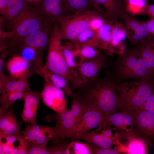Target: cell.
Returning <instances> with one entry per match:
<instances>
[{"mask_svg":"<svg viewBox=\"0 0 154 154\" xmlns=\"http://www.w3.org/2000/svg\"><path fill=\"white\" fill-rule=\"evenodd\" d=\"M30 4L37 5L40 3L42 0H24Z\"/></svg>","mask_w":154,"mask_h":154,"instance_id":"obj_43","label":"cell"},{"mask_svg":"<svg viewBox=\"0 0 154 154\" xmlns=\"http://www.w3.org/2000/svg\"><path fill=\"white\" fill-rule=\"evenodd\" d=\"M30 62L20 55L13 56L6 64L7 70L11 77L18 79L30 70Z\"/></svg>","mask_w":154,"mask_h":154,"instance_id":"obj_20","label":"cell"},{"mask_svg":"<svg viewBox=\"0 0 154 154\" xmlns=\"http://www.w3.org/2000/svg\"><path fill=\"white\" fill-rule=\"evenodd\" d=\"M7 55L5 52H2L0 58V74H3V69L5 60Z\"/></svg>","mask_w":154,"mask_h":154,"instance_id":"obj_42","label":"cell"},{"mask_svg":"<svg viewBox=\"0 0 154 154\" xmlns=\"http://www.w3.org/2000/svg\"><path fill=\"white\" fill-rule=\"evenodd\" d=\"M10 23L11 31L7 33L8 38L24 37L46 25L38 15L35 6L28 3Z\"/></svg>","mask_w":154,"mask_h":154,"instance_id":"obj_6","label":"cell"},{"mask_svg":"<svg viewBox=\"0 0 154 154\" xmlns=\"http://www.w3.org/2000/svg\"><path fill=\"white\" fill-rule=\"evenodd\" d=\"M46 143L40 144L29 142L27 145V153L29 154H50L51 152L49 147H46Z\"/></svg>","mask_w":154,"mask_h":154,"instance_id":"obj_34","label":"cell"},{"mask_svg":"<svg viewBox=\"0 0 154 154\" xmlns=\"http://www.w3.org/2000/svg\"><path fill=\"white\" fill-rule=\"evenodd\" d=\"M138 45L139 46L140 54L145 64L149 76L153 81H154V55L145 41Z\"/></svg>","mask_w":154,"mask_h":154,"instance_id":"obj_28","label":"cell"},{"mask_svg":"<svg viewBox=\"0 0 154 154\" xmlns=\"http://www.w3.org/2000/svg\"><path fill=\"white\" fill-rule=\"evenodd\" d=\"M120 18L122 21L128 38L131 45H138L152 37L148 30L146 21L136 19L123 10Z\"/></svg>","mask_w":154,"mask_h":154,"instance_id":"obj_10","label":"cell"},{"mask_svg":"<svg viewBox=\"0 0 154 154\" xmlns=\"http://www.w3.org/2000/svg\"><path fill=\"white\" fill-rule=\"evenodd\" d=\"M105 63L106 59L102 54L82 63L74 71L72 83L73 89L80 88L96 79Z\"/></svg>","mask_w":154,"mask_h":154,"instance_id":"obj_8","label":"cell"},{"mask_svg":"<svg viewBox=\"0 0 154 154\" xmlns=\"http://www.w3.org/2000/svg\"><path fill=\"white\" fill-rule=\"evenodd\" d=\"M96 10L102 12L100 7L101 5L104 9L103 13L110 20L118 21V18L124 10L122 0H91Z\"/></svg>","mask_w":154,"mask_h":154,"instance_id":"obj_18","label":"cell"},{"mask_svg":"<svg viewBox=\"0 0 154 154\" xmlns=\"http://www.w3.org/2000/svg\"><path fill=\"white\" fill-rule=\"evenodd\" d=\"M60 27L53 24L50 36L47 55L44 68L64 77L72 83L74 71L68 66L61 50L62 40Z\"/></svg>","mask_w":154,"mask_h":154,"instance_id":"obj_4","label":"cell"},{"mask_svg":"<svg viewBox=\"0 0 154 154\" xmlns=\"http://www.w3.org/2000/svg\"><path fill=\"white\" fill-rule=\"evenodd\" d=\"M41 98V92L33 91L30 88L25 92L22 98L24 106L21 114L23 122L28 124L36 123V114Z\"/></svg>","mask_w":154,"mask_h":154,"instance_id":"obj_15","label":"cell"},{"mask_svg":"<svg viewBox=\"0 0 154 154\" xmlns=\"http://www.w3.org/2000/svg\"><path fill=\"white\" fill-rule=\"evenodd\" d=\"M89 10H96L91 0H65L64 16H68Z\"/></svg>","mask_w":154,"mask_h":154,"instance_id":"obj_21","label":"cell"},{"mask_svg":"<svg viewBox=\"0 0 154 154\" xmlns=\"http://www.w3.org/2000/svg\"><path fill=\"white\" fill-rule=\"evenodd\" d=\"M153 154H154V153H153Z\"/></svg>","mask_w":154,"mask_h":154,"instance_id":"obj_44","label":"cell"},{"mask_svg":"<svg viewBox=\"0 0 154 154\" xmlns=\"http://www.w3.org/2000/svg\"><path fill=\"white\" fill-rule=\"evenodd\" d=\"M7 9L6 18L12 21L24 8L28 3L24 0H6Z\"/></svg>","mask_w":154,"mask_h":154,"instance_id":"obj_29","label":"cell"},{"mask_svg":"<svg viewBox=\"0 0 154 154\" xmlns=\"http://www.w3.org/2000/svg\"><path fill=\"white\" fill-rule=\"evenodd\" d=\"M40 75L47 79L52 85L63 91L64 94L72 97L74 93L66 79L62 76L45 69L43 68Z\"/></svg>","mask_w":154,"mask_h":154,"instance_id":"obj_22","label":"cell"},{"mask_svg":"<svg viewBox=\"0 0 154 154\" xmlns=\"http://www.w3.org/2000/svg\"><path fill=\"white\" fill-rule=\"evenodd\" d=\"M68 146L71 154H92V151L89 144L77 141H72Z\"/></svg>","mask_w":154,"mask_h":154,"instance_id":"obj_33","label":"cell"},{"mask_svg":"<svg viewBox=\"0 0 154 154\" xmlns=\"http://www.w3.org/2000/svg\"><path fill=\"white\" fill-rule=\"evenodd\" d=\"M124 11L132 16L145 15L147 0H122Z\"/></svg>","mask_w":154,"mask_h":154,"instance_id":"obj_26","label":"cell"},{"mask_svg":"<svg viewBox=\"0 0 154 154\" xmlns=\"http://www.w3.org/2000/svg\"><path fill=\"white\" fill-rule=\"evenodd\" d=\"M76 48L77 55L81 63L93 59L100 54L98 48L92 46L86 45Z\"/></svg>","mask_w":154,"mask_h":154,"instance_id":"obj_30","label":"cell"},{"mask_svg":"<svg viewBox=\"0 0 154 154\" xmlns=\"http://www.w3.org/2000/svg\"><path fill=\"white\" fill-rule=\"evenodd\" d=\"M146 21L150 35L154 37V18H151L149 20Z\"/></svg>","mask_w":154,"mask_h":154,"instance_id":"obj_40","label":"cell"},{"mask_svg":"<svg viewBox=\"0 0 154 154\" xmlns=\"http://www.w3.org/2000/svg\"><path fill=\"white\" fill-rule=\"evenodd\" d=\"M65 0H42L35 5L37 13L46 25H53L64 16Z\"/></svg>","mask_w":154,"mask_h":154,"instance_id":"obj_14","label":"cell"},{"mask_svg":"<svg viewBox=\"0 0 154 154\" xmlns=\"http://www.w3.org/2000/svg\"><path fill=\"white\" fill-rule=\"evenodd\" d=\"M140 108L146 110L154 115V90Z\"/></svg>","mask_w":154,"mask_h":154,"instance_id":"obj_38","label":"cell"},{"mask_svg":"<svg viewBox=\"0 0 154 154\" xmlns=\"http://www.w3.org/2000/svg\"><path fill=\"white\" fill-rule=\"evenodd\" d=\"M101 13L96 10H89L61 17L57 23L60 27L62 39L73 42L81 33L90 29L92 19Z\"/></svg>","mask_w":154,"mask_h":154,"instance_id":"obj_7","label":"cell"},{"mask_svg":"<svg viewBox=\"0 0 154 154\" xmlns=\"http://www.w3.org/2000/svg\"><path fill=\"white\" fill-rule=\"evenodd\" d=\"M133 122L135 134L150 146H154V115L138 109L134 111Z\"/></svg>","mask_w":154,"mask_h":154,"instance_id":"obj_11","label":"cell"},{"mask_svg":"<svg viewBox=\"0 0 154 154\" xmlns=\"http://www.w3.org/2000/svg\"><path fill=\"white\" fill-rule=\"evenodd\" d=\"M43 78L44 83L41 92L43 102L57 114H62L67 110L68 102L64 92L52 85L47 79Z\"/></svg>","mask_w":154,"mask_h":154,"instance_id":"obj_12","label":"cell"},{"mask_svg":"<svg viewBox=\"0 0 154 154\" xmlns=\"http://www.w3.org/2000/svg\"><path fill=\"white\" fill-rule=\"evenodd\" d=\"M115 68L117 80L135 78L152 82L140 54L139 45L132 49L125 46L123 52L119 55Z\"/></svg>","mask_w":154,"mask_h":154,"instance_id":"obj_3","label":"cell"},{"mask_svg":"<svg viewBox=\"0 0 154 154\" xmlns=\"http://www.w3.org/2000/svg\"><path fill=\"white\" fill-rule=\"evenodd\" d=\"M78 89L79 92L75 94L83 105L96 109L104 116L123 109L115 83L110 79H96Z\"/></svg>","mask_w":154,"mask_h":154,"instance_id":"obj_1","label":"cell"},{"mask_svg":"<svg viewBox=\"0 0 154 154\" xmlns=\"http://www.w3.org/2000/svg\"><path fill=\"white\" fill-rule=\"evenodd\" d=\"M53 25H45L24 37L11 38L4 41L3 52L13 56L19 55L24 49L29 48L37 50L48 45Z\"/></svg>","mask_w":154,"mask_h":154,"instance_id":"obj_5","label":"cell"},{"mask_svg":"<svg viewBox=\"0 0 154 154\" xmlns=\"http://www.w3.org/2000/svg\"><path fill=\"white\" fill-rule=\"evenodd\" d=\"M134 112L123 109L118 112L104 116L102 123L98 127L112 125L120 131L123 137L133 135L135 134L133 122Z\"/></svg>","mask_w":154,"mask_h":154,"instance_id":"obj_9","label":"cell"},{"mask_svg":"<svg viewBox=\"0 0 154 154\" xmlns=\"http://www.w3.org/2000/svg\"><path fill=\"white\" fill-rule=\"evenodd\" d=\"M24 92H6L1 93L0 97L1 106L7 108H9L16 100L22 98Z\"/></svg>","mask_w":154,"mask_h":154,"instance_id":"obj_32","label":"cell"},{"mask_svg":"<svg viewBox=\"0 0 154 154\" xmlns=\"http://www.w3.org/2000/svg\"><path fill=\"white\" fill-rule=\"evenodd\" d=\"M89 144L92 151L93 154H117L120 153L116 148L114 149L110 148L105 149L94 144L89 143Z\"/></svg>","mask_w":154,"mask_h":154,"instance_id":"obj_36","label":"cell"},{"mask_svg":"<svg viewBox=\"0 0 154 154\" xmlns=\"http://www.w3.org/2000/svg\"><path fill=\"white\" fill-rule=\"evenodd\" d=\"M96 33L97 31L88 29L81 33L72 43L77 47L86 45L92 46L96 39Z\"/></svg>","mask_w":154,"mask_h":154,"instance_id":"obj_31","label":"cell"},{"mask_svg":"<svg viewBox=\"0 0 154 154\" xmlns=\"http://www.w3.org/2000/svg\"><path fill=\"white\" fill-rule=\"evenodd\" d=\"M84 113L76 125L74 130L69 137L71 141L77 140L82 134L98 127L102 123L104 118L98 110L88 106H85Z\"/></svg>","mask_w":154,"mask_h":154,"instance_id":"obj_13","label":"cell"},{"mask_svg":"<svg viewBox=\"0 0 154 154\" xmlns=\"http://www.w3.org/2000/svg\"><path fill=\"white\" fill-rule=\"evenodd\" d=\"M78 139L83 140L86 143L94 144L105 149L110 148L115 144V142L113 140L97 133L95 131L82 134Z\"/></svg>","mask_w":154,"mask_h":154,"instance_id":"obj_23","label":"cell"},{"mask_svg":"<svg viewBox=\"0 0 154 154\" xmlns=\"http://www.w3.org/2000/svg\"><path fill=\"white\" fill-rule=\"evenodd\" d=\"M135 135L128 137L129 142L127 145L121 143L119 141L115 143L117 147L116 148L121 153L129 154H147V145L146 141L142 138Z\"/></svg>","mask_w":154,"mask_h":154,"instance_id":"obj_19","label":"cell"},{"mask_svg":"<svg viewBox=\"0 0 154 154\" xmlns=\"http://www.w3.org/2000/svg\"><path fill=\"white\" fill-rule=\"evenodd\" d=\"M33 72L29 70L23 76L16 79L10 75L7 76L4 73L0 74V92H24L29 88L27 80Z\"/></svg>","mask_w":154,"mask_h":154,"instance_id":"obj_17","label":"cell"},{"mask_svg":"<svg viewBox=\"0 0 154 154\" xmlns=\"http://www.w3.org/2000/svg\"><path fill=\"white\" fill-rule=\"evenodd\" d=\"M17 140L19 141V144L17 147L16 154H27L29 141L24 138V136H21L19 134L17 135Z\"/></svg>","mask_w":154,"mask_h":154,"instance_id":"obj_37","label":"cell"},{"mask_svg":"<svg viewBox=\"0 0 154 154\" xmlns=\"http://www.w3.org/2000/svg\"><path fill=\"white\" fill-rule=\"evenodd\" d=\"M145 15L149 16L150 18H154V3L148 5L146 8Z\"/></svg>","mask_w":154,"mask_h":154,"instance_id":"obj_41","label":"cell"},{"mask_svg":"<svg viewBox=\"0 0 154 154\" xmlns=\"http://www.w3.org/2000/svg\"><path fill=\"white\" fill-rule=\"evenodd\" d=\"M79 120L74 116L64 119L55 121L56 125L54 127L58 137L61 138L69 137Z\"/></svg>","mask_w":154,"mask_h":154,"instance_id":"obj_24","label":"cell"},{"mask_svg":"<svg viewBox=\"0 0 154 154\" xmlns=\"http://www.w3.org/2000/svg\"><path fill=\"white\" fill-rule=\"evenodd\" d=\"M126 37V31L124 27L112 36L108 54L112 55L114 53L119 55L122 53L125 47Z\"/></svg>","mask_w":154,"mask_h":154,"instance_id":"obj_25","label":"cell"},{"mask_svg":"<svg viewBox=\"0 0 154 154\" xmlns=\"http://www.w3.org/2000/svg\"><path fill=\"white\" fill-rule=\"evenodd\" d=\"M21 131L20 125L12 109L0 107V137L17 135Z\"/></svg>","mask_w":154,"mask_h":154,"instance_id":"obj_16","label":"cell"},{"mask_svg":"<svg viewBox=\"0 0 154 154\" xmlns=\"http://www.w3.org/2000/svg\"><path fill=\"white\" fill-rule=\"evenodd\" d=\"M0 13L3 17L6 18L7 9L6 0H0Z\"/></svg>","mask_w":154,"mask_h":154,"instance_id":"obj_39","label":"cell"},{"mask_svg":"<svg viewBox=\"0 0 154 154\" xmlns=\"http://www.w3.org/2000/svg\"><path fill=\"white\" fill-rule=\"evenodd\" d=\"M61 49L68 66L74 71V70L80 64L76 58H77L81 63L77 56L75 45L72 42L66 43L63 45L62 44Z\"/></svg>","mask_w":154,"mask_h":154,"instance_id":"obj_27","label":"cell"},{"mask_svg":"<svg viewBox=\"0 0 154 154\" xmlns=\"http://www.w3.org/2000/svg\"><path fill=\"white\" fill-rule=\"evenodd\" d=\"M63 139L60 138L57 141H53L52 145L49 147L51 154H62L69 144L63 141Z\"/></svg>","mask_w":154,"mask_h":154,"instance_id":"obj_35","label":"cell"},{"mask_svg":"<svg viewBox=\"0 0 154 154\" xmlns=\"http://www.w3.org/2000/svg\"><path fill=\"white\" fill-rule=\"evenodd\" d=\"M115 87L123 109L131 111L140 108L154 90L152 82L141 80L115 84Z\"/></svg>","mask_w":154,"mask_h":154,"instance_id":"obj_2","label":"cell"}]
</instances>
